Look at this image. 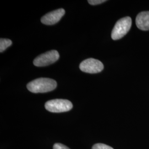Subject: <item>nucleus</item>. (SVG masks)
I'll use <instances>...</instances> for the list:
<instances>
[{
    "mask_svg": "<svg viewBox=\"0 0 149 149\" xmlns=\"http://www.w3.org/2000/svg\"><path fill=\"white\" fill-rule=\"evenodd\" d=\"M57 83L55 80L49 78H39L33 80L27 84V89L30 92L45 93L53 91L56 88Z\"/></svg>",
    "mask_w": 149,
    "mask_h": 149,
    "instance_id": "nucleus-1",
    "label": "nucleus"
},
{
    "mask_svg": "<svg viewBox=\"0 0 149 149\" xmlns=\"http://www.w3.org/2000/svg\"><path fill=\"white\" fill-rule=\"evenodd\" d=\"M132 22V18L130 17H125L118 20L112 30V39L116 40L124 37L130 29Z\"/></svg>",
    "mask_w": 149,
    "mask_h": 149,
    "instance_id": "nucleus-2",
    "label": "nucleus"
},
{
    "mask_svg": "<svg viewBox=\"0 0 149 149\" xmlns=\"http://www.w3.org/2000/svg\"><path fill=\"white\" fill-rule=\"evenodd\" d=\"M45 109L52 113H61L70 111L73 105L71 102L67 100L55 99L47 102L45 104Z\"/></svg>",
    "mask_w": 149,
    "mask_h": 149,
    "instance_id": "nucleus-3",
    "label": "nucleus"
},
{
    "mask_svg": "<svg viewBox=\"0 0 149 149\" xmlns=\"http://www.w3.org/2000/svg\"><path fill=\"white\" fill-rule=\"evenodd\" d=\"M59 57V53L56 50H50L39 55L34 60L33 64L38 67L46 66L55 63Z\"/></svg>",
    "mask_w": 149,
    "mask_h": 149,
    "instance_id": "nucleus-4",
    "label": "nucleus"
},
{
    "mask_svg": "<svg viewBox=\"0 0 149 149\" xmlns=\"http://www.w3.org/2000/svg\"><path fill=\"white\" fill-rule=\"evenodd\" d=\"M80 69L86 73L97 74L101 72L104 69V65L98 60L90 58L84 60L79 66Z\"/></svg>",
    "mask_w": 149,
    "mask_h": 149,
    "instance_id": "nucleus-5",
    "label": "nucleus"
},
{
    "mask_svg": "<svg viewBox=\"0 0 149 149\" xmlns=\"http://www.w3.org/2000/svg\"><path fill=\"white\" fill-rule=\"evenodd\" d=\"M65 13V11L63 8L50 12L43 16L41 18V22L46 25H53L60 21Z\"/></svg>",
    "mask_w": 149,
    "mask_h": 149,
    "instance_id": "nucleus-6",
    "label": "nucleus"
},
{
    "mask_svg": "<svg viewBox=\"0 0 149 149\" xmlns=\"http://www.w3.org/2000/svg\"><path fill=\"white\" fill-rule=\"evenodd\" d=\"M136 24L139 29L149 30V11H143L139 13L136 18Z\"/></svg>",
    "mask_w": 149,
    "mask_h": 149,
    "instance_id": "nucleus-7",
    "label": "nucleus"
},
{
    "mask_svg": "<svg viewBox=\"0 0 149 149\" xmlns=\"http://www.w3.org/2000/svg\"><path fill=\"white\" fill-rule=\"evenodd\" d=\"M12 42L9 39L1 38L0 39V52L2 53L7 48L10 47Z\"/></svg>",
    "mask_w": 149,
    "mask_h": 149,
    "instance_id": "nucleus-8",
    "label": "nucleus"
},
{
    "mask_svg": "<svg viewBox=\"0 0 149 149\" xmlns=\"http://www.w3.org/2000/svg\"><path fill=\"white\" fill-rule=\"evenodd\" d=\"M92 149H114L112 147L107 145L106 144H101V143H98L95 144Z\"/></svg>",
    "mask_w": 149,
    "mask_h": 149,
    "instance_id": "nucleus-9",
    "label": "nucleus"
},
{
    "mask_svg": "<svg viewBox=\"0 0 149 149\" xmlns=\"http://www.w3.org/2000/svg\"><path fill=\"white\" fill-rule=\"evenodd\" d=\"M105 0H88V2L91 5H97L106 2Z\"/></svg>",
    "mask_w": 149,
    "mask_h": 149,
    "instance_id": "nucleus-10",
    "label": "nucleus"
},
{
    "mask_svg": "<svg viewBox=\"0 0 149 149\" xmlns=\"http://www.w3.org/2000/svg\"><path fill=\"white\" fill-rule=\"evenodd\" d=\"M53 149H70L66 146L60 143H56L54 144Z\"/></svg>",
    "mask_w": 149,
    "mask_h": 149,
    "instance_id": "nucleus-11",
    "label": "nucleus"
}]
</instances>
